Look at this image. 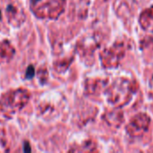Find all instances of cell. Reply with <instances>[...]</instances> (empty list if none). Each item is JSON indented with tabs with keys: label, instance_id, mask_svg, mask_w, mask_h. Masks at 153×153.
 <instances>
[{
	"label": "cell",
	"instance_id": "obj_5",
	"mask_svg": "<svg viewBox=\"0 0 153 153\" xmlns=\"http://www.w3.org/2000/svg\"><path fill=\"white\" fill-rule=\"evenodd\" d=\"M31 147L27 142H24V146H23V152H31Z\"/></svg>",
	"mask_w": 153,
	"mask_h": 153
},
{
	"label": "cell",
	"instance_id": "obj_6",
	"mask_svg": "<svg viewBox=\"0 0 153 153\" xmlns=\"http://www.w3.org/2000/svg\"><path fill=\"white\" fill-rule=\"evenodd\" d=\"M39 1H41V0H31L32 4H35V3H37V2H39Z\"/></svg>",
	"mask_w": 153,
	"mask_h": 153
},
{
	"label": "cell",
	"instance_id": "obj_1",
	"mask_svg": "<svg viewBox=\"0 0 153 153\" xmlns=\"http://www.w3.org/2000/svg\"><path fill=\"white\" fill-rule=\"evenodd\" d=\"M150 124V117L145 113H139L131 120L126 127V130L133 137H142L148 131Z\"/></svg>",
	"mask_w": 153,
	"mask_h": 153
},
{
	"label": "cell",
	"instance_id": "obj_7",
	"mask_svg": "<svg viewBox=\"0 0 153 153\" xmlns=\"http://www.w3.org/2000/svg\"><path fill=\"white\" fill-rule=\"evenodd\" d=\"M0 20H1V11H0Z\"/></svg>",
	"mask_w": 153,
	"mask_h": 153
},
{
	"label": "cell",
	"instance_id": "obj_4",
	"mask_svg": "<svg viewBox=\"0 0 153 153\" xmlns=\"http://www.w3.org/2000/svg\"><path fill=\"white\" fill-rule=\"evenodd\" d=\"M34 74H35V71H34L33 66L29 65L27 67V70H26V73H25V79H27V80L32 79L34 77Z\"/></svg>",
	"mask_w": 153,
	"mask_h": 153
},
{
	"label": "cell",
	"instance_id": "obj_2",
	"mask_svg": "<svg viewBox=\"0 0 153 153\" xmlns=\"http://www.w3.org/2000/svg\"><path fill=\"white\" fill-rule=\"evenodd\" d=\"M153 22V5L146 8L141 14L139 18V22L143 30H147Z\"/></svg>",
	"mask_w": 153,
	"mask_h": 153
},
{
	"label": "cell",
	"instance_id": "obj_3",
	"mask_svg": "<svg viewBox=\"0 0 153 153\" xmlns=\"http://www.w3.org/2000/svg\"><path fill=\"white\" fill-rule=\"evenodd\" d=\"M140 46L141 49H153V31L141 40Z\"/></svg>",
	"mask_w": 153,
	"mask_h": 153
}]
</instances>
